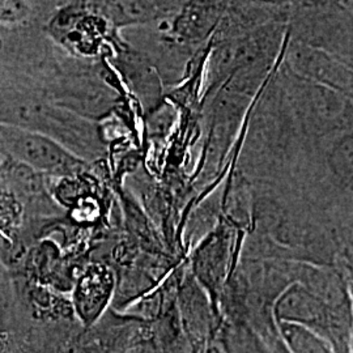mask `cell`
I'll list each match as a JSON object with an SVG mask.
<instances>
[{"instance_id": "1", "label": "cell", "mask_w": 353, "mask_h": 353, "mask_svg": "<svg viewBox=\"0 0 353 353\" xmlns=\"http://www.w3.org/2000/svg\"><path fill=\"white\" fill-rule=\"evenodd\" d=\"M186 0H92L96 12L114 26H143L174 19Z\"/></svg>"}, {"instance_id": "2", "label": "cell", "mask_w": 353, "mask_h": 353, "mask_svg": "<svg viewBox=\"0 0 353 353\" xmlns=\"http://www.w3.org/2000/svg\"><path fill=\"white\" fill-rule=\"evenodd\" d=\"M225 0H186L173 19L178 41L199 42L207 37L224 12Z\"/></svg>"}, {"instance_id": "3", "label": "cell", "mask_w": 353, "mask_h": 353, "mask_svg": "<svg viewBox=\"0 0 353 353\" xmlns=\"http://www.w3.org/2000/svg\"><path fill=\"white\" fill-rule=\"evenodd\" d=\"M8 148L17 160L43 170H59L74 163L72 157L55 141L37 134L13 135L8 138Z\"/></svg>"}, {"instance_id": "4", "label": "cell", "mask_w": 353, "mask_h": 353, "mask_svg": "<svg viewBox=\"0 0 353 353\" xmlns=\"http://www.w3.org/2000/svg\"><path fill=\"white\" fill-rule=\"evenodd\" d=\"M292 65L296 72L327 81L328 84L339 85L344 81H351V74L343 64L331 59L323 51L309 46L299 48L292 54Z\"/></svg>"}, {"instance_id": "5", "label": "cell", "mask_w": 353, "mask_h": 353, "mask_svg": "<svg viewBox=\"0 0 353 353\" xmlns=\"http://www.w3.org/2000/svg\"><path fill=\"white\" fill-rule=\"evenodd\" d=\"M29 13L30 7L26 0H0V24H20Z\"/></svg>"}, {"instance_id": "6", "label": "cell", "mask_w": 353, "mask_h": 353, "mask_svg": "<svg viewBox=\"0 0 353 353\" xmlns=\"http://www.w3.org/2000/svg\"><path fill=\"white\" fill-rule=\"evenodd\" d=\"M272 1H275V0H272Z\"/></svg>"}]
</instances>
